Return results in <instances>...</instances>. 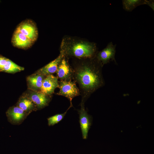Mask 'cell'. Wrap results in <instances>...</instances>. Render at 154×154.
<instances>
[{
    "mask_svg": "<svg viewBox=\"0 0 154 154\" xmlns=\"http://www.w3.org/2000/svg\"><path fill=\"white\" fill-rule=\"evenodd\" d=\"M146 4L149 6L154 11V1L153 0H145Z\"/></svg>",
    "mask_w": 154,
    "mask_h": 154,
    "instance_id": "18",
    "label": "cell"
},
{
    "mask_svg": "<svg viewBox=\"0 0 154 154\" xmlns=\"http://www.w3.org/2000/svg\"><path fill=\"white\" fill-rule=\"evenodd\" d=\"M34 42L37 39L38 32L35 24L30 20H26L21 23L16 29Z\"/></svg>",
    "mask_w": 154,
    "mask_h": 154,
    "instance_id": "4",
    "label": "cell"
},
{
    "mask_svg": "<svg viewBox=\"0 0 154 154\" xmlns=\"http://www.w3.org/2000/svg\"><path fill=\"white\" fill-rule=\"evenodd\" d=\"M116 46V44L114 45L112 42H110L105 48L98 52L96 57L103 66L111 61H114L116 63L115 59Z\"/></svg>",
    "mask_w": 154,
    "mask_h": 154,
    "instance_id": "6",
    "label": "cell"
},
{
    "mask_svg": "<svg viewBox=\"0 0 154 154\" xmlns=\"http://www.w3.org/2000/svg\"><path fill=\"white\" fill-rule=\"evenodd\" d=\"M23 67L19 66L8 58L0 55V71L13 73L24 70Z\"/></svg>",
    "mask_w": 154,
    "mask_h": 154,
    "instance_id": "12",
    "label": "cell"
},
{
    "mask_svg": "<svg viewBox=\"0 0 154 154\" xmlns=\"http://www.w3.org/2000/svg\"><path fill=\"white\" fill-rule=\"evenodd\" d=\"M26 95L35 105L37 110L47 106L51 99V96L47 95L40 91H32Z\"/></svg>",
    "mask_w": 154,
    "mask_h": 154,
    "instance_id": "9",
    "label": "cell"
},
{
    "mask_svg": "<svg viewBox=\"0 0 154 154\" xmlns=\"http://www.w3.org/2000/svg\"><path fill=\"white\" fill-rule=\"evenodd\" d=\"M58 78L52 74L45 77L42 83L40 91L48 95L51 96L55 89L59 87Z\"/></svg>",
    "mask_w": 154,
    "mask_h": 154,
    "instance_id": "10",
    "label": "cell"
},
{
    "mask_svg": "<svg viewBox=\"0 0 154 154\" xmlns=\"http://www.w3.org/2000/svg\"><path fill=\"white\" fill-rule=\"evenodd\" d=\"M57 77L60 80L70 81L74 80V72L68 59L63 57L59 64L56 72Z\"/></svg>",
    "mask_w": 154,
    "mask_h": 154,
    "instance_id": "5",
    "label": "cell"
},
{
    "mask_svg": "<svg viewBox=\"0 0 154 154\" xmlns=\"http://www.w3.org/2000/svg\"><path fill=\"white\" fill-rule=\"evenodd\" d=\"M11 42L14 46L23 49L30 47L33 43L27 37L16 29L13 34Z\"/></svg>",
    "mask_w": 154,
    "mask_h": 154,
    "instance_id": "11",
    "label": "cell"
},
{
    "mask_svg": "<svg viewBox=\"0 0 154 154\" xmlns=\"http://www.w3.org/2000/svg\"><path fill=\"white\" fill-rule=\"evenodd\" d=\"M45 76L35 73L27 78L28 88L32 91H40L43 81Z\"/></svg>",
    "mask_w": 154,
    "mask_h": 154,
    "instance_id": "14",
    "label": "cell"
},
{
    "mask_svg": "<svg viewBox=\"0 0 154 154\" xmlns=\"http://www.w3.org/2000/svg\"><path fill=\"white\" fill-rule=\"evenodd\" d=\"M63 57V55L60 53L55 59L38 70L36 73L46 76L56 72L58 66Z\"/></svg>",
    "mask_w": 154,
    "mask_h": 154,
    "instance_id": "13",
    "label": "cell"
},
{
    "mask_svg": "<svg viewBox=\"0 0 154 154\" xmlns=\"http://www.w3.org/2000/svg\"><path fill=\"white\" fill-rule=\"evenodd\" d=\"M85 102L84 100L82 99L81 108L78 111V112L82 137L84 139H86L87 137L88 131L91 125V120L90 116L85 109Z\"/></svg>",
    "mask_w": 154,
    "mask_h": 154,
    "instance_id": "7",
    "label": "cell"
},
{
    "mask_svg": "<svg viewBox=\"0 0 154 154\" xmlns=\"http://www.w3.org/2000/svg\"><path fill=\"white\" fill-rule=\"evenodd\" d=\"M74 80L78 86L82 99L85 102L92 94L105 84L103 65L96 57L73 58L71 65Z\"/></svg>",
    "mask_w": 154,
    "mask_h": 154,
    "instance_id": "1",
    "label": "cell"
},
{
    "mask_svg": "<svg viewBox=\"0 0 154 154\" xmlns=\"http://www.w3.org/2000/svg\"><path fill=\"white\" fill-rule=\"evenodd\" d=\"M72 106V105H70L67 110L63 113L57 114L48 118L47 119L48 125L49 126H53L61 121L63 119L68 111Z\"/></svg>",
    "mask_w": 154,
    "mask_h": 154,
    "instance_id": "17",
    "label": "cell"
},
{
    "mask_svg": "<svg viewBox=\"0 0 154 154\" xmlns=\"http://www.w3.org/2000/svg\"><path fill=\"white\" fill-rule=\"evenodd\" d=\"M16 105L29 115L37 110L35 105L26 95L20 98Z\"/></svg>",
    "mask_w": 154,
    "mask_h": 154,
    "instance_id": "15",
    "label": "cell"
},
{
    "mask_svg": "<svg viewBox=\"0 0 154 154\" xmlns=\"http://www.w3.org/2000/svg\"><path fill=\"white\" fill-rule=\"evenodd\" d=\"M76 84L73 80H60L59 82V91L56 94L66 98L70 101V105H72V100L74 97L80 95Z\"/></svg>",
    "mask_w": 154,
    "mask_h": 154,
    "instance_id": "3",
    "label": "cell"
},
{
    "mask_svg": "<svg viewBox=\"0 0 154 154\" xmlns=\"http://www.w3.org/2000/svg\"><path fill=\"white\" fill-rule=\"evenodd\" d=\"M123 8L125 11L131 12L137 7L146 4L145 0H123Z\"/></svg>",
    "mask_w": 154,
    "mask_h": 154,
    "instance_id": "16",
    "label": "cell"
},
{
    "mask_svg": "<svg viewBox=\"0 0 154 154\" xmlns=\"http://www.w3.org/2000/svg\"><path fill=\"white\" fill-rule=\"evenodd\" d=\"M60 49V53L67 59L93 58L98 52L95 43L67 36L63 38Z\"/></svg>",
    "mask_w": 154,
    "mask_h": 154,
    "instance_id": "2",
    "label": "cell"
},
{
    "mask_svg": "<svg viewBox=\"0 0 154 154\" xmlns=\"http://www.w3.org/2000/svg\"><path fill=\"white\" fill-rule=\"evenodd\" d=\"M6 114L9 121L13 125L20 124L29 115L17 105L10 107Z\"/></svg>",
    "mask_w": 154,
    "mask_h": 154,
    "instance_id": "8",
    "label": "cell"
}]
</instances>
